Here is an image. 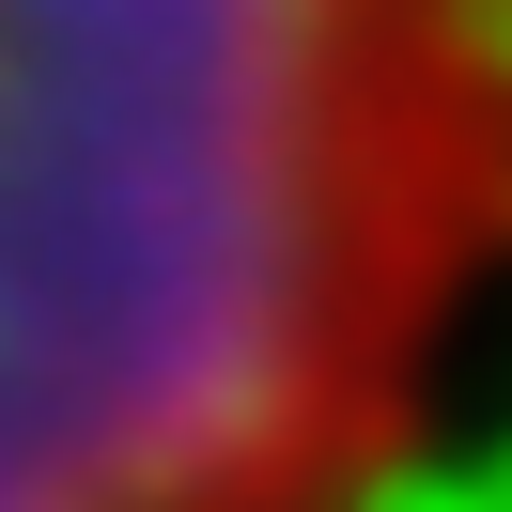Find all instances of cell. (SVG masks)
<instances>
[{
	"mask_svg": "<svg viewBox=\"0 0 512 512\" xmlns=\"http://www.w3.org/2000/svg\"><path fill=\"white\" fill-rule=\"evenodd\" d=\"M512 326V0H0V512H388Z\"/></svg>",
	"mask_w": 512,
	"mask_h": 512,
	"instance_id": "6da1fadb",
	"label": "cell"
}]
</instances>
